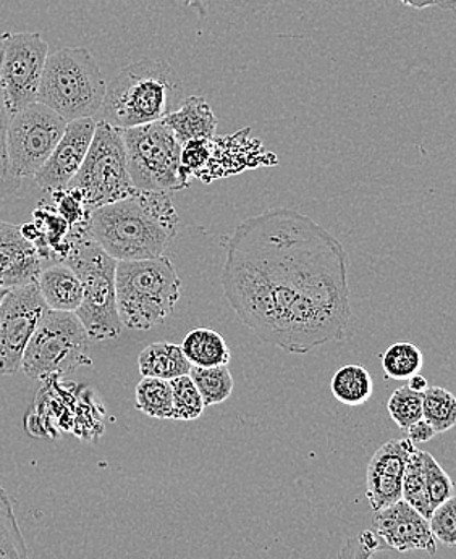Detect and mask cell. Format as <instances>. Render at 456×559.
I'll list each match as a JSON object with an SVG mask.
<instances>
[{
    "label": "cell",
    "mask_w": 456,
    "mask_h": 559,
    "mask_svg": "<svg viewBox=\"0 0 456 559\" xmlns=\"http://www.w3.org/2000/svg\"><path fill=\"white\" fill-rule=\"evenodd\" d=\"M373 522L377 537L391 550L425 551L431 557L437 554V538L432 534L428 518L405 500L376 511Z\"/></svg>",
    "instance_id": "9a60e30c"
},
{
    "label": "cell",
    "mask_w": 456,
    "mask_h": 559,
    "mask_svg": "<svg viewBox=\"0 0 456 559\" xmlns=\"http://www.w3.org/2000/svg\"><path fill=\"white\" fill-rule=\"evenodd\" d=\"M424 476L432 510L454 497V480L428 451H424Z\"/></svg>",
    "instance_id": "4dcf8cb0"
},
{
    "label": "cell",
    "mask_w": 456,
    "mask_h": 559,
    "mask_svg": "<svg viewBox=\"0 0 456 559\" xmlns=\"http://www.w3.org/2000/svg\"><path fill=\"white\" fill-rule=\"evenodd\" d=\"M408 386H410L413 392L424 393L425 390L429 389L428 379L422 377L421 373H417V376H413L410 380H408Z\"/></svg>",
    "instance_id": "d590c367"
},
{
    "label": "cell",
    "mask_w": 456,
    "mask_h": 559,
    "mask_svg": "<svg viewBox=\"0 0 456 559\" xmlns=\"http://www.w3.org/2000/svg\"><path fill=\"white\" fill-rule=\"evenodd\" d=\"M404 5L411 7V9L422 10L429 7H435V0H398Z\"/></svg>",
    "instance_id": "8d00e7d4"
},
{
    "label": "cell",
    "mask_w": 456,
    "mask_h": 559,
    "mask_svg": "<svg viewBox=\"0 0 456 559\" xmlns=\"http://www.w3.org/2000/svg\"><path fill=\"white\" fill-rule=\"evenodd\" d=\"M422 419L441 433L456 426V396L441 386H429L422 393Z\"/></svg>",
    "instance_id": "603a6c76"
},
{
    "label": "cell",
    "mask_w": 456,
    "mask_h": 559,
    "mask_svg": "<svg viewBox=\"0 0 456 559\" xmlns=\"http://www.w3.org/2000/svg\"><path fill=\"white\" fill-rule=\"evenodd\" d=\"M455 548H456V545H455Z\"/></svg>",
    "instance_id": "60d3db41"
},
{
    "label": "cell",
    "mask_w": 456,
    "mask_h": 559,
    "mask_svg": "<svg viewBox=\"0 0 456 559\" xmlns=\"http://www.w3.org/2000/svg\"><path fill=\"white\" fill-rule=\"evenodd\" d=\"M192 366L185 356L182 346L174 343H152L140 353L138 370L141 376L151 379L172 380L178 377L190 376Z\"/></svg>",
    "instance_id": "d6986e66"
},
{
    "label": "cell",
    "mask_w": 456,
    "mask_h": 559,
    "mask_svg": "<svg viewBox=\"0 0 456 559\" xmlns=\"http://www.w3.org/2000/svg\"><path fill=\"white\" fill-rule=\"evenodd\" d=\"M137 409L154 419H172L174 390L168 380L143 377L137 385Z\"/></svg>",
    "instance_id": "7402d4cb"
},
{
    "label": "cell",
    "mask_w": 456,
    "mask_h": 559,
    "mask_svg": "<svg viewBox=\"0 0 456 559\" xmlns=\"http://www.w3.org/2000/svg\"><path fill=\"white\" fill-rule=\"evenodd\" d=\"M90 340L75 312L49 309L26 346L22 370L35 380L69 376L90 366Z\"/></svg>",
    "instance_id": "ba28073f"
},
{
    "label": "cell",
    "mask_w": 456,
    "mask_h": 559,
    "mask_svg": "<svg viewBox=\"0 0 456 559\" xmlns=\"http://www.w3.org/2000/svg\"><path fill=\"white\" fill-rule=\"evenodd\" d=\"M69 190L83 198L91 212L130 197L137 188L128 171L124 131L107 121H97L93 141Z\"/></svg>",
    "instance_id": "9c48e42d"
},
{
    "label": "cell",
    "mask_w": 456,
    "mask_h": 559,
    "mask_svg": "<svg viewBox=\"0 0 456 559\" xmlns=\"http://www.w3.org/2000/svg\"><path fill=\"white\" fill-rule=\"evenodd\" d=\"M72 241L63 264L75 272L83 285V301L75 314L91 340L118 338L124 325L118 316L115 288L117 261L90 237L87 228H72Z\"/></svg>",
    "instance_id": "5b68a950"
},
{
    "label": "cell",
    "mask_w": 456,
    "mask_h": 559,
    "mask_svg": "<svg viewBox=\"0 0 456 559\" xmlns=\"http://www.w3.org/2000/svg\"><path fill=\"white\" fill-rule=\"evenodd\" d=\"M391 420L401 430H408L422 419V393L413 392L405 385L391 393L387 403Z\"/></svg>",
    "instance_id": "f1b7e54d"
},
{
    "label": "cell",
    "mask_w": 456,
    "mask_h": 559,
    "mask_svg": "<svg viewBox=\"0 0 456 559\" xmlns=\"http://www.w3.org/2000/svg\"><path fill=\"white\" fill-rule=\"evenodd\" d=\"M190 377L195 382L196 389L201 393L206 407L212 404H221L227 401L233 393L232 373L227 366L211 367V369H202V367H192Z\"/></svg>",
    "instance_id": "484cf974"
},
{
    "label": "cell",
    "mask_w": 456,
    "mask_h": 559,
    "mask_svg": "<svg viewBox=\"0 0 456 559\" xmlns=\"http://www.w3.org/2000/svg\"><path fill=\"white\" fill-rule=\"evenodd\" d=\"M121 131L137 190L171 193L190 187V175L182 167L180 141L164 121Z\"/></svg>",
    "instance_id": "52a82bcc"
},
{
    "label": "cell",
    "mask_w": 456,
    "mask_h": 559,
    "mask_svg": "<svg viewBox=\"0 0 456 559\" xmlns=\"http://www.w3.org/2000/svg\"><path fill=\"white\" fill-rule=\"evenodd\" d=\"M96 127V119H80L67 124L62 140L35 175L40 190L56 194L69 188L70 181L75 178L86 159Z\"/></svg>",
    "instance_id": "5bb4252c"
},
{
    "label": "cell",
    "mask_w": 456,
    "mask_h": 559,
    "mask_svg": "<svg viewBox=\"0 0 456 559\" xmlns=\"http://www.w3.org/2000/svg\"><path fill=\"white\" fill-rule=\"evenodd\" d=\"M7 292H9V289H0V302H2L3 296H5Z\"/></svg>",
    "instance_id": "f35d334b"
},
{
    "label": "cell",
    "mask_w": 456,
    "mask_h": 559,
    "mask_svg": "<svg viewBox=\"0 0 456 559\" xmlns=\"http://www.w3.org/2000/svg\"><path fill=\"white\" fill-rule=\"evenodd\" d=\"M117 309L121 325L147 332L161 325L180 301L182 280L171 259L117 261Z\"/></svg>",
    "instance_id": "277c9868"
},
{
    "label": "cell",
    "mask_w": 456,
    "mask_h": 559,
    "mask_svg": "<svg viewBox=\"0 0 456 559\" xmlns=\"http://www.w3.org/2000/svg\"><path fill=\"white\" fill-rule=\"evenodd\" d=\"M180 75L164 60L141 59L128 63L107 84L106 99L97 121L120 130L164 120L184 104Z\"/></svg>",
    "instance_id": "3957f363"
},
{
    "label": "cell",
    "mask_w": 456,
    "mask_h": 559,
    "mask_svg": "<svg viewBox=\"0 0 456 559\" xmlns=\"http://www.w3.org/2000/svg\"><path fill=\"white\" fill-rule=\"evenodd\" d=\"M162 121L174 131L180 144L191 140H214L218 130L214 110L208 100L199 96L187 97L174 114Z\"/></svg>",
    "instance_id": "ac0fdd59"
},
{
    "label": "cell",
    "mask_w": 456,
    "mask_h": 559,
    "mask_svg": "<svg viewBox=\"0 0 456 559\" xmlns=\"http://www.w3.org/2000/svg\"><path fill=\"white\" fill-rule=\"evenodd\" d=\"M417 444L408 437L382 444L371 457L366 473V497L374 513L404 500L408 461Z\"/></svg>",
    "instance_id": "4fadbf2b"
},
{
    "label": "cell",
    "mask_w": 456,
    "mask_h": 559,
    "mask_svg": "<svg viewBox=\"0 0 456 559\" xmlns=\"http://www.w3.org/2000/svg\"><path fill=\"white\" fill-rule=\"evenodd\" d=\"M0 559H28V548L16 521L12 498L2 485H0Z\"/></svg>",
    "instance_id": "cb8c5ba5"
},
{
    "label": "cell",
    "mask_w": 456,
    "mask_h": 559,
    "mask_svg": "<svg viewBox=\"0 0 456 559\" xmlns=\"http://www.w3.org/2000/svg\"><path fill=\"white\" fill-rule=\"evenodd\" d=\"M0 43V84L10 116H15L38 103L49 46L39 33H7Z\"/></svg>",
    "instance_id": "8fae6325"
},
{
    "label": "cell",
    "mask_w": 456,
    "mask_h": 559,
    "mask_svg": "<svg viewBox=\"0 0 456 559\" xmlns=\"http://www.w3.org/2000/svg\"><path fill=\"white\" fill-rule=\"evenodd\" d=\"M47 311L36 282L5 293L0 302V373L22 370L26 346Z\"/></svg>",
    "instance_id": "7c38bea8"
},
{
    "label": "cell",
    "mask_w": 456,
    "mask_h": 559,
    "mask_svg": "<svg viewBox=\"0 0 456 559\" xmlns=\"http://www.w3.org/2000/svg\"><path fill=\"white\" fill-rule=\"evenodd\" d=\"M381 550V540L376 532L363 531L358 537L348 538L340 548L337 559H371Z\"/></svg>",
    "instance_id": "836d02e7"
},
{
    "label": "cell",
    "mask_w": 456,
    "mask_h": 559,
    "mask_svg": "<svg viewBox=\"0 0 456 559\" xmlns=\"http://www.w3.org/2000/svg\"><path fill=\"white\" fill-rule=\"evenodd\" d=\"M432 534L448 547L456 545V497L448 498L441 507L435 508L431 520Z\"/></svg>",
    "instance_id": "d6a6232c"
},
{
    "label": "cell",
    "mask_w": 456,
    "mask_h": 559,
    "mask_svg": "<svg viewBox=\"0 0 456 559\" xmlns=\"http://www.w3.org/2000/svg\"><path fill=\"white\" fill-rule=\"evenodd\" d=\"M215 140H191L182 144V167L190 177H199L214 157Z\"/></svg>",
    "instance_id": "1f68e13d"
},
{
    "label": "cell",
    "mask_w": 456,
    "mask_h": 559,
    "mask_svg": "<svg viewBox=\"0 0 456 559\" xmlns=\"http://www.w3.org/2000/svg\"><path fill=\"white\" fill-rule=\"evenodd\" d=\"M172 390H174V414L172 420L177 423H191L199 419L204 413L206 404L202 401L201 393L196 389L195 382L190 376L178 377L172 380Z\"/></svg>",
    "instance_id": "83f0119b"
},
{
    "label": "cell",
    "mask_w": 456,
    "mask_h": 559,
    "mask_svg": "<svg viewBox=\"0 0 456 559\" xmlns=\"http://www.w3.org/2000/svg\"><path fill=\"white\" fill-rule=\"evenodd\" d=\"M182 349L192 367H202V369L229 366L232 359V353L224 336L212 329L191 330L185 336Z\"/></svg>",
    "instance_id": "ffe728a7"
},
{
    "label": "cell",
    "mask_w": 456,
    "mask_h": 559,
    "mask_svg": "<svg viewBox=\"0 0 456 559\" xmlns=\"http://www.w3.org/2000/svg\"><path fill=\"white\" fill-rule=\"evenodd\" d=\"M87 234L115 261L161 258L177 237L178 214L168 193L135 190L91 212Z\"/></svg>",
    "instance_id": "7a4b0ae2"
},
{
    "label": "cell",
    "mask_w": 456,
    "mask_h": 559,
    "mask_svg": "<svg viewBox=\"0 0 456 559\" xmlns=\"http://www.w3.org/2000/svg\"><path fill=\"white\" fill-rule=\"evenodd\" d=\"M67 124L69 121L40 103L10 117L7 153L12 174L20 180L35 178L62 140Z\"/></svg>",
    "instance_id": "30bf717a"
},
{
    "label": "cell",
    "mask_w": 456,
    "mask_h": 559,
    "mask_svg": "<svg viewBox=\"0 0 456 559\" xmlns=\"http://www.w3.org/2000/svg\"><path fill=\"white\" fill-rule=\"evenodd\" d=\"M330 390L334 399L344 406H363L373 399V377L367 372L366 367L350 364V366L340 367L334 373Z\"/></svg>",
    "instance_id": "44dd1931"
},
{
    "label": "cell",
    "mask_w": 456,
    "mask_h": 559,
    "mask_svg": "<svg viewBox=\"0 0 456 559\" xmlns=\"http://www.w3.org/2000/svg\"><path fill=\"white\" fill-rule=\"evenodd\" d=\"M178 2H182V3H191V2H195V0H178Z\"/></svg>",
    "instance_id": "ab89813d"
},
{
    "label": "cell",
    "mask_w": 456,
    "mask_h": 559,
    "mask_svg": "<svg viewBox=\"0 0 456 559\" xmlns=\"http://www.w3.org/2000/svg\"><path fill=\"white\" fill-rule=\"evenodd\" d=\"M43 261L35 242L23 237L22 228L0 221V289L36 282Z\"/></svg>",
    "instance_id": "2e32d148"
},
{
    "label": "cell",
    "mask_w": 456,
    "mask_h": 559,
    "mask_svg": "<svg viewBox=\"0 0 456 559\" xmlns=\"http://www.w3.org/2000/svg\"><path fill=\"white\" fill-rule=\"evenodd\" d=\"M404 500L419 511L422 516L431 520L434 510L429 501L428 485H425L424 451L418 450V448L411 454L407 473H405Z\"/></svg>",
    "instance_id": "4316f807"
},
{
    "label": "cell",
    "mask_w": 456,
    "mask_h": 559,
    "mask_svg": "<svg viewBox=\"0 0 456 559\" xmlns=\"http://www.w3.org/2000/svg\"><path fill=\"white\" fill-rule=\"evenodd\" d=\"M36 283L50 311L77 312L83 301V285L63 262L43 269Z\"/></svg>",
    "instance_id": "e0dca14e"
},
{
    "label": "cell",
    "mask_w": 456,
    "mask_h": 559,
    "mask_svg": "<svg viewBox=\"0 0 456 559\" xmlns=\"http://www.w3.org/2000/svg\"><path fill=\"white\" fill-rule=\"evenodd\" d=\"M107 83L87 47H63L47 57L38 103L67 121L96 119Z\"/></svg>",
    "instance_id": "8992f818"
},
{
    "label": "cell",
    "mask_w": 456,
    "mask_h": 559,
    "mask_svg": "<svg viewBox=\"0 0 456 559\" xmlns=\"http://www.w3.org/2000/svg\"><path fill=\"white\" fill-rule=\"evenodd\" d=\"M405 432H407L408 439L413 441L414 444L425 443V441L432 440L437 436V432L424 419L419 420V423L405 430Z\"/></svg>",
    "instance_id": "e575fe53"
},
{
    "label": "cell",
    "mask_w": 456,
    "mask_h": 559,
    "mask_svg": "<svg viewBox=\"0 0 456 559\" xmlns=\"http://www.w3.org/2000/svg\"><path fill=\"white\" fill-rule=\"evenodd\" d=\"M435 7H441L444 10H454L456 0H435Z\"/></svg>",
    "instance_id": "74e56055"
},
{
    "label": "cell",
    "mask_w": 456,
    "mask_h": 559,
    "mask_svg": "<svg viewBox=\"0 0 456 559\" xmlns=\"http://www.w3.org/2000/svg\"><path fill=\"white\" fill-rule=\"evenodd\" d=\"M225 298L259 342L293 355L342 342L351 319L342 242L302 212L267 209L225 245Z\"/></svg>",
    "instance_id": "6da1fadb"
},
{
    "label": "cell",
    "mask_w": 456,
    "mask_h": 559,
    "mask_svg": "<svg viewBox=\"0 0 456 559\" xmlns=\"http://www.w3.org/2000/svg\"><path fill=\"white\" fill-rule=\"evenodd\" d=\"M381 362L388 379L410 380L411 377L421 372L422 366H424V356L413 343L398 342L382 355Z\"/></svg>",
    "instance_id": "d4e9b609"
},
{
    "label": "cell",
    "mask_w": 456,
    "mask_h": 559,
    "mask_svg": "<svg viewBox=\"0 0 456 559\" xmlns=\"http://www.w3.org/2000/svg\"><path fill=\"white\" fill-rule=\"evenodd\" d=\"M0 56H2V43H0ZM9 107L3 96L2 84H0V201L9 200L22 187V180L16 178L10 170L9 153H7V131L10 123Z\"/></svg>",
    "instance_id": "f546056e"
}]
</instances>
